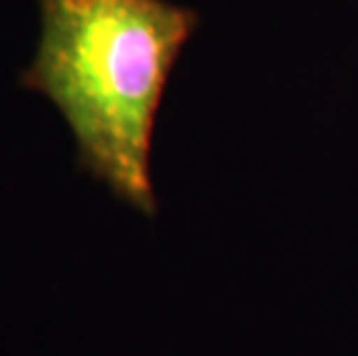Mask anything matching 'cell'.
I'll return each mask as SVG.
<instances>
[{
    "instance_id": "1",
    "label": "cell",
    "mask_w": 358,
    "mask_h": 356,
    "mask_svg": "<svg viewBox=\"0 0 358 356\" xmlns=\"http://www.w3.org/2000/svg\"><path fill=\"white\" fill-rule=\"evenodd\" d=\"M40 40L19 83L58 109L79 169L157 213L150 153L166 83L199 14L169 0H37Z\"/></svg>"
}]
</instances>
